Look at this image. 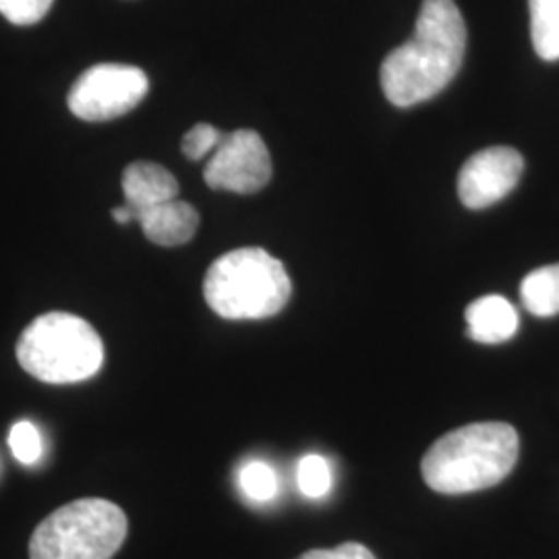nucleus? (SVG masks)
Segmentation results:
<instances>
[{"label":"nucleus","instance_id":"5","mask_svg":"<svg viewBox=\"0 0 559 559\" xmlns=\"http://www.w3.org/2000/svg\"><path fill=\"white\" fill-rule=\"evenodd\" d=\"M127 531V516L117 503L98 498L71 501L36 526L29 559H110Z\"/></svg>","mask_w":559,"mask_h":559},{"label":"nucleus","instance_id":"11","mask_svg":"<svg viewBox=\"0 0 559 559\" xmlns=\"http://www.w3.org/2000/svg\"><path fill=\"white\" fill-rule=\"evenodd\" d=\"M468 338L480 344H501L516 336L520 318L516 307L500 295H487L464 311Z\"/></svg>","mask_w":559,"mask_h":559},{"label":"nucleus","instance_id":"9","mask_svg":"<svg viewBox=\"0 0 559 559\" xmlns=\"http://www.w3.org/2000/svg\"><path fill=\"white\" fill-rule=\"evenodd\" d=\"M138 222L143 235L154 245L179 247L195 237L200 228V214L191 203L177 198L141 210Z\"/></svg>","mask_w":559,"mask_h":559},{"label":"nucleus","instance_id":"19","mask_svg":"<svg viewBox=\"0 0 559 559\" xmlns=\"http://www.w3.org/2000/svg\"><path fill=\"white\" fill-rule=\"evenodd\" d=\"M297 559H378L373 556L371 549H367L365 545L355 543V540H346L338 545L336 549H313L307 551Z\"/></svg>","mask_w":559,"mask_h":559},{"label":"nucleus","instance_id":"3","mask_svg":"<svg viewBox=\"0 0 559 559\" xmlns=\"http://www.w3.org/2000/svg\"><path fill=\"white\" fill-rule=\"evenodd\" d=\"M293 284L286 267L260 247H245L214 261L203 280V297L224 320H267L288 305Z\"/></svg>","mask_w":559,"mask_h":559},{"label":"nucleus","instance_id":"15","mask_svg":"<svg viewBox=\"0 0 559 559\" xmlns=\"http://www.w3.org/2000/svg\"><path fill=\"white\" fill-rule=\"evenodd\" d=\"M297 483L300 491L311 500H320L323 496H328L334 483L328 460L321 459L318 454L305 456L297 468Z\"/></svg>","mask_w":559,"mask_h":559},{"label":"nucleus","instance_id":"16","mask_svg":"<svg viewBox=\"0 0 559 559\" xmlns=\"http://www.w3.org/2000/svg\"><path fill=\"white\" fill-rule=\"evenodd\" d=\"M9 445H11L13 456L23 464L38 462L44 452L40 431L29 420H20L13 425V429L9 433Z\"/></svg>","mask_w":559,"mask_h":559},{"label":"nucleus","instance_id":"10","mask_svg":"<svg viewBox=\"0 0 559 559\" xmlns=\"http://www.w3.org/2000/svg\"><path fill=\"white\" fill-rule=\"evenodd\" d=\"M124 203L138 214L145 207L179 198V182L160 164L133 162L122 173Z\"/></svg>","mask_w":559,"mask_h":559},{"label":"nucleus","instance_id":"12","mask_svg":"<svg viewBox=\"0 0 559 559\" xmlns=\"http://www.w3.org/2000/svg\"><path fill=\"white\" fill-rule=\"evenodd\" d=\"M520 299L528 313L554 318L559 313V263L531 272L520 284Z\"/></svg>","mask_w":559,"mask_h":559},{"label":"nucleus","instance_id":"6","mask_svg":"<svg viewBox=\"0 0 559 559\" xmlns=\"http://www.w3.org/2000/svg\"><path fill=\"white\" fill-rule=\"evenodd\" d=\"M150 80L133 64L100 62L83 71L69 90V110L85 122H106L129 115L147 96Z\"/></svg>","mask_w":559,"mask_h":559},{"label":"nucleus","instance_id":"18","mask_svg":"<svg viewBox=\"0 0 559 559\" xmlns=\"http://www.w3.org/2000/svg\"><path fill=\"white\" fill-rule=\"evenodd\" d=\"M55 0H0V15L15 25H34L44 20Z\"/></svg>","mask_w":559,"mask_h":559},{"label":"nucleus","instance_id":"13","mask_svg":"<svg viewBox=\"0 0 559 559\" xmlns=\"http://www.w3.org/2000/svg\"><path fill=\"white\" fill-rule=\"evenodd\" d=\"M531 38L543 60H559V0H528Z\"/></svg>","mask_w":559,"mask_h":559},{"label":"nucleus","instance_id":"4","mask_svg":"<svg viewBox=\"0 0 559 559\" xmlns=\"http://www.w3.org/2000/svg\"><path fill=\"white\" fill-rule=\"evenodd\" d=\"M17 359L32 378L44 383H80L100 371L104 344L87 321L52 311L23 330Z\"/></svg>","mask_w":559,"mask_h":559},{"label":"nucleus","instance_id":"1","mask_svg":"<svg viewBox=\"0 0 559 559\" xmlns=\"http://www.w3.org/2000/svg\"><path fill=\"white\" fill-rule=\"evenodd\" d=\"M466 55V23L454 0H423L408 40L381 62L385 98L399 108L436 98L454 78Z\"/></svg>","mask_w":559,"mask_h":559},{"label":"nucleus","instance_id":"7","mask_svg":"<svg viewBox=\"0 0 559 559\" xmlns=\"http://www.w3.org/2000/svg\"><path fill=\"white\" fill-rule=\"evenodd\" d=\"M203 179L210 189L251 195L272 179V158L265 141L251 129L224 135L205 164Z\"/></svg>","mask_w":559,"mask_h":559},{"label":"nucleus","instance_id":"20","mask_svg":"<svg viewBox=\"0 0 559 559\" xmlns=\"http://www.w3.org/2000/svg\"><path fill=\"white\" fill-rule=\"evenodd\" d=\"M112 218L119 224H129V222L135 221V212L127 203H122V205L112 210Z\"/></svg>","mask_w":559,"mask_h":559},{"label":"nucleus","instance_id":"17","mask_svg":"<svg viewBox=\"0 0 559 559\" xmlns=\"http://www.w3.org/2000/svg\"><path fill=\"white\" fill-rule=\"evenodd\" d=\"M222 140H224V135L214 124L200 122V124H195L193 129L187 131L180 147H182V154L189 160H201L205 156H212L216 152V147L221 145Z\"/></svg>","mask_w":559,"mask_h":559},{"label":"nucleus","instance_id":"14","mask_svg":"<svg viewBox=\"0 0 559 559\" xmlns=\"http://www.w3.org/2000/svg\"><path fill=\"white\" fill-rule=\"evenodd\" d=\"M239 485L242 489V493L249 498V500L270 501L276 498L278 493V477H276V471L261 462V460H253V462H247L239 473Z\"/></svg>","mask_w":559,"mask_h":559},{"label":"nucleus","instance_id":"2","mask_svg":"<svg viewBox=\"0 0 559 559\" xmlns=\"http://www.w3.org/2000/svg\"><path fill=\"white\" fill-rule=\"evenodd\" d=\"M520 440L508 423L464 425L436 441L420 462L425 483L443 496L496 487L519 462Z\"/></svg>","mask_w":559,"mask_h":559},{"label":"nucleus","instance_id":"8","mask_svg":"<svg viewBox=\"0 0 559 559\" xmlns=\"http://www.w3.org/2000/svg\"><path fill=\"white\" fill-rule=\"evenodd\" d=\"M522 170L524 160L514 147L480 150L460 168V201L471 210H485L516 189Z\"/></svg>","mask_w":559,"mask_h":559}]
</instances>
